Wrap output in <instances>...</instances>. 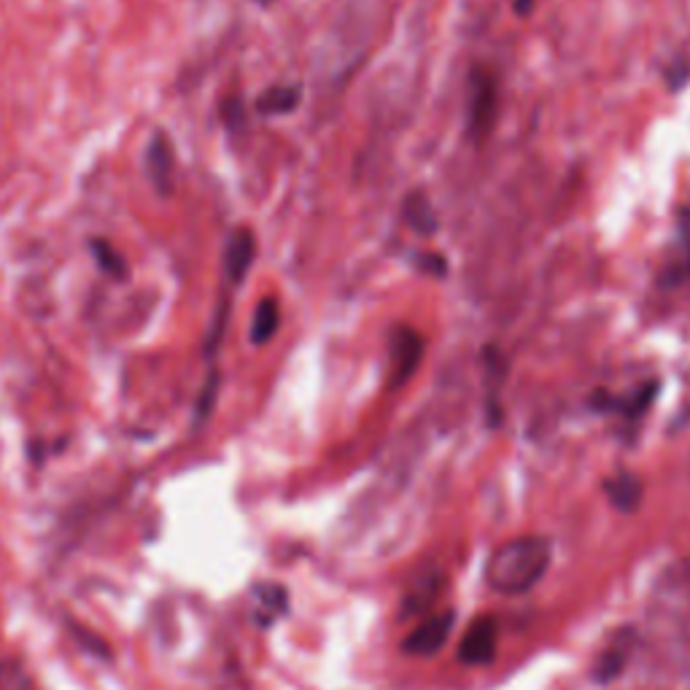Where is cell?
Instances as JSON below:
<instances>
[{
    "instance_id": "3",
    "label": "cell",
    "mask_w": 690,
    "mask_h": 690,
    "mask_svg": "<svg viewBox=\"0 0 690 690\" xmlns=\"http://www.w3.org/2000/svg\"><path fill=\"white\" fill-rule=\"evenodd\" d=\"M453 612H437L432 618H426L418 623L416 629L410 631L402 642V650L407 655H416V658H432L445 647V642L451 639L453 631Z\"/></svg>"
},
{
    "instance_id": "17",
    "label": "cell",
    "mask_w": 690,
    "mask_h": 690,
    "mask_svg": "<svg viewBox=\"0 0 690 690\" xmlns=\"http://www.w3.org/2000/svg\"><path fill=\"white\" fill-rule=\"evenodd\" d=\"M413 265H416L421 273L437 275V278L448 273V262H445L440 254H418V257H413Z\"/></svg>"
},
{
    "instance_id": "19",
    "label": "cell",
    "mask_w": 690,
    "mask_h": 690,
    "mask_svg": "<svg viewBox=\"0 0 690 690\" xmlns=\"http://www.w3.org/2000/svg\"><path fill=\"white\" fill-rule=\"evenodd\" d=\"M259 3H262V6H267V3H273V0H259Z\"/></svg>"
},
{
    "instance_id": "12",
    "label": "cell",
    "mask_w": 690,
    "mask_h": 690,
    "mask_svg": "<svg viewBox=\"0 0 690 690\" xmlns=\"http://www.w3.org/2000/svg\"><path fill=\"white\" fill-rule=\"evenodd\" d=\"M278 324H281V310H278V302H275V297H265V300L257 305V310H254V321H251V343H257V345L270 343L275 332H278Z\"/></svg>"
},
{
    "instance_id": "13",
    "label": "cell",
    "mask_w": 690,
    "mask_h": 690,
    "mask_svg": "<svg viewBox=\"0 0 690 690\" xmlns=\"http://www.w3.org/2000/svg\"><path fill=\"white\" fill-rule=\"evenodd\" d=\"M607 494H610L612 505L620 507L631 513L634 507H639V499H642V486L639 480L631 475V472H623V475H615V478L607 483Z\"/></svg>"
},
{
    "instance_id": "2",
    "label": "cell",
    "mask_w": 690,
    "mask_h": 690,
    "mask_svg": "<svg viewBox=\"0 0 690 690\" xmlns=\"http://www.w3.org/2000/svg\"><path fill=\"white\" fill-rule=\"evenodd\" d=\"M499 114V87L494 76L488 73H472L469 79V103H467V133L472 141H480L491 133V127Z\"/></svg>"
},
{
    "instance_id": "18",
    "label": "cell",
    "mask_w": 690,
    "mask_h": 690,
    "mask_svg": "<svg viewBox=\"0 0 690 690\" xmlns=\"http://www.w3.org/2000/svg\"><path fill=\"white\" fill-rule=\"evenodd\" d=\"M76 634H79V631H76ZM79 637H81V642H84V645H89V642H92V637H89V634H79ZM103 647H106V645H103V642H98V645L89 647V650H92V653H98V655H103V658H106L108 650H103Z\"/></svg>"
},
{
    "instance_id": "15",
    "label": "cell",
    "mask_w": 690,
    "mask_h": 690,
    "mask_svg": "<svg viewBox=\"0 0 690 690\" xmlns=\"http://www.w3.org/2000/svg\"><path fill=\"white\" fill-rule=\"evenodd\" d=\"M216 394H219V375L211 372V375H208V381H205L203 391H200V399H197V421H200V424H203L205 418L211 416Z\"/></svg>"
},
{
    "instance_id": "16",
    "label": "cell",
    "mask_w": 690,
    "mask_h": 690,
    "mask_svg": "<svg viewBox=\"0 0 690 690\" xmlns=\"http://www.w3.org/2000/svg\"><path fill=\"white\" fill-rule=\"evenodd\" d=\"M95 257L100 259V265H103L106 273L116 275V278H124V262L119 259V254H116L114 248L106 246V243H100V240H95Z\"/></svg>"
},
{
    "instance_id": "1",
    "label": "cell",
    "mask_w": 690,
    "mask_h": 690,
    "mask_svg": "<svg viewBox=\"0 0 690 690\" xmlns=\"http://www.w3.org/2000/svg\"><path fill=\"white\" fill-rule=\"evenodd\" d=\"M553 545L545 537H515L499 545L486 561V583L502 596H521L550 569Z\"/></svg>"
},
{
    "instance_id": "5",
    "label": "cell",
    "mask_w": 690,
    "mask_h": 690,
    "mask_svg": "<svg viewBox=\"0 0 690 690\" xmlns=\"http://www.w3.org/2000/svg\"><path fill=\"white\" fill-rule=\"evenodd\" d=\"M459 658L467 666H488L496 658V620L475 618L461 637Z\"/></svg>"
},
{
    "instance_id": "10",
    "label": "cell",
    "mask_w": 690,
    "mask_h": 690,
    "mask_svg": "<svg viewBox=\"0 0 690 690\" xmlns=\"http://www.w3.org/2000/svg\"><path fill=\"white\" fill-rule=\"evenodd\" d=\"M302 89L297 84H278L265 89L257 98V111L262 116H286L300 106Z\"/></svg>"
},
{
    "instance_id": "4",
    "label": "cell",
    "mask_w": 690,
    "mask_h": 690,
    "mask_svg": "<svg viewBox=\"0 0 690 690\" xmlns=\"http://www.w3.org/2000/svg\"><path fill=\"white\" fill-rule=\"evenodd\" d=\"M421 354H424V340H421L416 329H394V335H391V378H394V386H402L407 378H413V372L421 364Z\"/></svg>"
},
{
    "instance_id": "8",
    "label": "cell",
    "mask_w": 690,
    "mask_h": 690,
    "mask_svg": "<svg viewBox=\"0 0 690 690\" xmlns=\"http://www.w3.org/2000/svg\"><path fill=\"white\" fill-rule=\"evenodd\" d=\"M631 647H634V634H631L629 629L620 631L618 637L612 639L610 645L602 650V655L596 658L593 677H596L599 682H612L615 677H620V672H623L626 664H629Z\"/></svg>"
},
{
    "instance_id": "9",
    "label": "cell",
    "mask_w": 690,
    "mask_h": 690,
    "mask_svg": "<svg viewBox=\"0 0 690 690\" xmlns=\"http://www.w3.org/2000/svg\"><path fill=\"white\" fill-rule=\"evenodd\" d=\"M402 216H405V222L410 224V230L424 235V238H432L434 232H437V227H440L437 213H434L426 192H410V195L405 197V203H402Z\"/></svg>"
},
{
    "instance_id": "11",
    "label": "cell",
    "mask_w": 690,
    "mask_h": 690,
    "mask_svg": "<svg viewBox=\"0 0 690 690\" xmlns=\"http://www.w3.org/2000/svg\"><path fill=\"white\" fill-rule=\"evenodd\" d=\"M690 278V227L682 224V235L677 248L672 251V257L666 259L664 273H661V284L664 286H677L685 284Z\"/></svg>"
},
{
    "instance_id": "6",
    "label": "cell",
    "mask_w": 690,
    "mask_h": 690,
    "mask_svg": "<svg viewBox=\"0 0 690 690\" xmlns=\"http://www.w3.org/2000/svg\"><path fill=\"white\" fill-rule=\"evenodd\" d=\"M146 176L162 197L173 195V149L165 133L151 135L146 146Z\"/></svg>"
},
{
    "instance_id": "14",
    "label": "cell",
    "mask_w": 690,
    "mask_h": 690,
    "mask_svg": "<svg viewBox=\"0 0 690 690\" xmlns=\"http://www.w3.org/2000/svg\"><path fill=\"white\" fill-rule=\"evenodd\" d=\"M254 596H257V620L259 623H273L278 615H284L286 612V604H289V596H286V591L281 588V585H259L257 591H254Z\"/></svg>"
},
{
    "instance_id": "7",
    "label": "cell",
    "mask_w": 690,
    "mask_h": 690,
    "mask_svg": "<svg viewBox=\"0 0 690 690\" xmlns=\"http://www.w3.org/2000/svg\"><path fill=\"white\" fill-rule=\"evenodd\" d=\"M254 257H257V238H254V232L246 230V227L232 232L227 246H224V273H227L232 284H240L246 278L251 265H254Z\"/></svg>"
}]
</instances>
